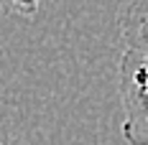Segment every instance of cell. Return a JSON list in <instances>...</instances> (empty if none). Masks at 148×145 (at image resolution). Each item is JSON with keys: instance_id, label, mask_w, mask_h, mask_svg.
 <instances>
[{"instance_id": "obj_1", "label": "cell", "mask_w": 148, "mask_h": 145, "mask_svg": "<svg viewBox=\"0 0 148 145\" xmlns=\"http://www.w3.org/2000/svg\"><path fill=\"white\" fill-rule=\"evenodd\" d=\"M118 92L123 102V138L130 145H148V59L123 51L118 61Z\"/></svg>"}, {"instance_id": "obj_2", "label": "cell", "mask_w": 148, "mask_h": 145, "mask_svg": "<svg viewBox=\"0 0 148 145\" xmlns=\"http://www.w3.org/2000/svg\"><path fill=\"white\" fill-rule=\"evenodd\" d=\"M125 51L148 59V0H128L118 18Z\"/></svg>"}, {"instance_id": "obj_3", "label": "cell", "mask_w": 148, "mask_h": 145, "mask_svg": "<svg viewBox=\"0 0 148 145\" xmlns=\"http://www.w3.org/2000/svg\"><path fill=\"white\" fill-rule=\"evenodd\" d=\"M0 5H3L5 13L21 15V18H31V15L38 13L41 0H0Z\"/></svg>"}, {"instance_id": "obj_4", "label": "cell", "mask_w": 148, "mask_h": 145, "mask_svg": "<svg viewBox=\"0 0 148 145\" xmlns=\"http://www.w3.org/2000/svg\"><path fill=\"white\" fill-rule=\"evenodd\" d=\"M0 145H15V140L10 138V132H5L0 127Z\"/></svg>"}]
</instances>
